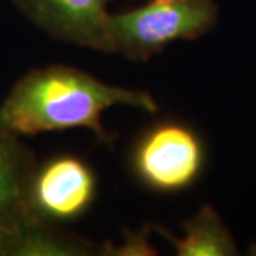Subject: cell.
Listing matches in <instances>:
<instances>
[{"instance_id": "6da1fadb", "label": "cell", "mask_w": 256, "mask_h": 256, "mask_svg": "<svg viewBox=\"0 0 256 256\" xmlns=\"http://www.w3.org/2000/svg\"><path fill=\"white\" fill-rule=\"evenodd\" d=\"M127 106L154 114L158 104L150 92L111 86L67 66L36 68L22 77L0 106V126L18 137L84 128L110 144L102 114Z\"/></svg>"}, {"instance_id": "7a4b0ae2", "label": "cell", "mask_w": 256, "mask_h": 256, "mask_svg": "<svg viewBox=\"0 0 256 256\" xmlns=\"http://www.w3.org/2000/svg\"><path fill=\"white\" fill-rule=\"evenodd\" d=\"M214 0H151L146 6L108 14L110 53L146 62L178 40H194L215 26Z\"/></svg>"}, {"instance_id": "3957f363", "label": "cell", "mask_w": 256, "mask_h": 256, "mask_svg": "<svg viewBox=\"0 0 256 256\" xmlns=\"http://www.w3.org/2000/svg\"><path fill=\"white\" fill-rule=\"evenodd\" d=\"M205 164L200 136L184 124L162 122L148 130L132 152V170L152 191L174 194L195 182Z\"/></svg>"}, {"instance_id": "277c9868", "label": "cell", "mask_w": 256, "mask_h": 256, "mask_svg": "<svg viewBox=\"0 0 256 256\" xmlns=\"http://www.w3.org/2000/svg\"><path fill=\"white\" fill-rule=\"evenodd\" d=\"M97 181L86 161L60 156L36 168L30 204L38 218L48 222L73 220L82 216L96 198Z\"/></svg>"}, {"instance_id": "5b68a950", "label": "cell", "mask_w": 256, "mask_h": 256, "mask_svg": "<svg viewBox=\"0 0 256 256\" xmlns=\"http://www.w3.org/2000/svg\"><path fill=\"white\" fill-rule=\"evenodd\" d=\"M36 168L34 156L20 137L0 126V256H9L14 239L44 220L37 216L30 204Z\"/></svg>"}, {"instance_id": "8992f818", "label": "cell", "mask_w": 256, "mask_h": 256, "mask_svg": "<svg viewBox=\"0 0 256 256\" xmlns=\"http://www.w3.org/2000/svg\"><path fill=\"white\" fill-rule=\"evenodd\" d=\"M110 0H14L16 6L50 36L76 46L110 53L107 4Z\"/></svg>"}, {"instance_id": "52a82bcc", "label": "cell", "mask_w": 256, "mask_h": 256, "mask_svg": "<svg viewBox=\"0 0 256 256\" xmlns=\"http://www.w3.org/2000/svg\"><path fill=\"white\" fill-rule=\"evenodd\" d=\"M158 232L174 246L178 256L238 255V246L232 234L210 205H205L194 218L184 222L181 238H176L164 228H158Z\"/></svg>"}, {"instance_id": "ba28073f", "label": "cell", "mask_w": 256, "mask_h": 256, "mask_svg": "<svg viewBox=\"0 0 256 256\" xmlns=\"http://www.w3.org/2000/svg\"><path fill=\"white\" fill-rule=\"evenodd\" d=\"M152 229L144 228L137 232L126 230L124 234V244L114 245L107 242L104 246H101L100 255L110 256H152L156 255V248L150 244V232Z\"/></svg>"}, {"instance_id": "9c48e42d", "label": "cell", "mask_w": 256, "mask_h": 256, "mask_svg": "<svg viewBox=\"0 0 256 256\" xmlns=\"http://www.w3.org/2000/svg\"><path fill=\"white\" fill-rule=\"evenodd\" d=\"M150 2H151V0H150Z\"/></svg>"}]
</instances>
